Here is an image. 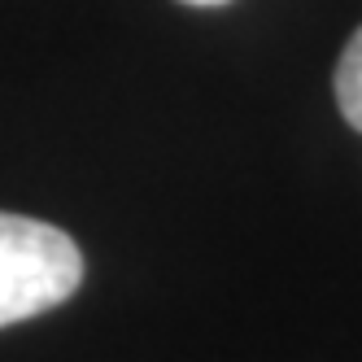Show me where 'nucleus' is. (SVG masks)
Returning a JSON list of instances; mask_svg holds the SVG:
<instances>
[{
  "label": "nucleus",
  "mask_w": 362,
  "mask_h": 362,
  "mask_svg": "<svg viewBox=\"0 0 362 362\" xmlns=\"http://www.w3.org/2000/svg\"><path fill=\"white\" fill-rule=\"evenodd\" d=\"M179 5H192V9H214V5H227V0H179Z\"/></svg>",
  "instance_id": "3"
},
{
  "label": "nucleus",
  "mask_w": 362,
  "mask_h": 362,
  "mask_svg": "<svg viewBox=\"0 0 362 362\" xmlns=\"http://www.w3.org/2000/svg\"><path fill=\"white\" fill-rule=\"evenodd\" d=\"M336 105L354 132H362V27L349 35L341 62H336Z\"/></svg>",
  "instance_id": "2"
},
{
  "label": "nucleus",
  "mask_w": 362,
  "mask_h": 362,
  "mask_svg": "<svg viewBox=\"0 0 362 362\" xmlns=\"http://www.w3.org/2000/svg\"><path fill=\"white\" fill-rule=\"evenodd\" d=\"M83 284V253L62 227L0 210V327L57 310Z\"/></svg>",
  "instance_id": "1"
}]
</instances>
